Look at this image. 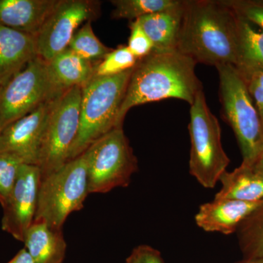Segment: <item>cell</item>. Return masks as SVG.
<instances>
[{"label": "cell", "instance_id": "cell-1", "mask_svg": "<svg viewBox=\"0 0 263 263\" xmlns=\"http://www.w3.org/2000/svg\"><path fill=\"white\" fill-rule=\"evenodd\" d=\"M238 17L226 0L185 1L177 51L196 63L235 66Z\"/></svg>", "mask_w": 263, "mask_h": 263}, {"label": "cell", "instance_id": "cell-2", "mask_svg": "<svg viewBox=\"0 0 263 263\" xmlns=\"http://www.w3.org/2000/svg\"><path fill=\"white\" fill-rule=\"evenodd\" d=\"M196 62L181 52L152 51L133 68L125 96L118 114L117 127L133 107L174 98L193 103L202 89L195 74Z\"/></svg>", "mask_w": 263, "mask_h": 263}, {"label": "cell", "instance_id": "cell-3", "mask_svg": "<svg viewBox=\"0 0 263 263\" xmlns=\"http://www.w3.org/2000/svg\"><path fill=\"white\" fill-rule=\"evenodd\" d=\"M133 68L119 75L94 76L83 86L80 124L69 152L68 161L82 155L95 141L117 127L118 114Z\"/></svg>", "mask_w": 263, "mask_h": 263}, {"label": "cell", "instance_id": "cell-4", "mask_svg": "<svg viewBox=\"0 0 263 263\" xmlns=\"http://www.w3.org/2000/svg\"><path fill=\"white\" fill-rule=\"evenodd\" d=\"M89 194L84 152L41 179L34 221H43L52 228L62 230L67 217L83 209Z\"/></svg>", "mask_w": 263, "mask_h": 263}, {"label": "cell", "instance_id": "cell-5", "mask_svg": "<svg viewBox=\"0 0 263 263\" xmlns=\"http://www.w3.org/2000/svg\"><path fill=\"white\" fill-rule=\"evenodd\" d=\"M219 76L221 114L231 127L241 152L242 163L252 165L263 141L260 119L239 71L231 65L216 67Z\"/></svg>", "mask_w": 263, "mask_h": 263}, {"label": "cell", "instance_id": "cell-6", "mask_svg": "<svg viewBox=\"0 0 263 263\" xmlns=\"http://www.w3.org/2000/svg\"><path fill=\"white\" fill-rule=\"evenodd\" d=\"M188 129L191 141L190 174L204 188H214L230 160L223 148L220 124L208 106L202 89L191 105Z\"/></svg>", "mask_w": 263, "mask_h": 263}, {"label": "cell", "instance_id": "cell-7", "mask_svg": "<svg viewBox=\"0 0 263 263\" xmlns=\"http://www.w3.org/2000/svg\"><path fill=\"white\" fill-rule=\"evenodd\" d=\"M84 153L89 194L107 193L116 188L127 187L138 170V159L123 127L114 128Z\"/></svg>", "mask_w": 263, "mask_h": 263}, {"label": "cell", "instance_id": "cell-8", "mask_svg": "<svg viewBox=\"0 0 263 263\" xmlns=\"http://www.w3.org/2000/svg\"><path fill=\"white\" fill-rule=\"evenodd\" d=\"M82 87L75 86L57 100L48 119L38 167L41 179L60 169L68 162L69 152L75 141L79 124Z\"/></svg>", "mask_w": 263, "mask_h": 263}, {"label": "cell", "instance_id": "cell-9", "mask_svg": "<svg viewBox=\"0 0 263 263\" xmlns=\"http://www.w3.org/2000/svg\"><path fill=\"white\" fill-rule=\"evenodd\" d=\"M61 95L50 81L47 63L36 57L0 88V133L41 104Z\"/></svg>", "mask_w": 263, "mask_h": 263}, {"label": "cell", "instance_id": "cell-10", "mask_svg": "<svg viewBox=\"0 0 263 263\" xmlns=\"http://www.w3.org/2000/svg\"><path fill=\"white\" fill-rule=\"evenodd\" d=\"M100 3L92 0H58L35 36L37 57L48 62L68 48L79 26L99 15Z\"/></svg>", "mask_w": 263, "mask_h": 263}, {"label": "cell", "instance_id": "cell-11", "mask_svg": "<svg viewBox=\"0 0 263 263\" xmlns=\"http://www.w3.org/2000/svg\"><path fill=\"white\" fill-rule=\"evenodd\" d=\"M61 95L7 126L0 133V154L13 156L23 164L37 166L48 119Z\"/></svg>", "mask_w": 263, "mask_h": 263}, {"label": "cell", "instance_id": "cell-12", "mask_svg": "<svg viewBox=\"0 0 263 263\" xmlns=\"http://www.w3.org/2000/svg\"><path fill=\"white\" fill-rule=\"evenodd\" d=\"M41 181L38 166L22 164L14 187L3 206L2 229L19 241H24L34 221Z\"/></svg>", "mask_w": 263, "mask_h": 263}, {"label": "cell", "instance_id": "cell-13", "mask_svg": "<svg viewBox=\"0 0 263 263\" xmlns=\"http://www.w3.org/2000/svg\"><path fill=\"white\" fill-rule=\"evenodd\" d=\"M262 202L214 199L200 205L195 216V223L198 228L208 233L226 235L236 233L242 221Z\"/></svg>", "mask_w": 263, "mask_h": 263}, {"label": "cell", "instance_id": "cell-14", "mask_svg": "<svg viewBox=\"0 0 263 263\" xmlns=\"http://www.w3.org/2000/svg\"><path fill=\"white\" fill-rule=\"evenodd\" d=\"M36 57L35 36L0 25V88Z\"/></svg>", "mask_w": 263, "mask_h": 263}, {"label": "cell", "instance_id": "cell-15", "mask_svg": "<svg viewBox=\"0 0 263 263\" xmlns=\"http://www.w3.org/2000/svg\"><path fill=\"white\" fill-rule=\"evenodd\" d=\"M58 0H0V25L36 36Z\"/></svg>", "mask_w": 263, "mask_h": 263}, {"label": "cell", "instance_id": "cell-16", "mask_svg": "<svg viewBox=\"0 0 263 263\" xmlns=\"http://www.w3.org/2000/svg\"><path fill=\"white\" fill-rule=\"evenodd\" d=\"M184 9L185 1H181L169 9L136 20L152 41L153 51L177 49Z\"/></svg>", "mask_w": 263, "mask_h": 263}, {"label": "cell", "instance_id": "cell-17", "mask_svg": "<svg viewBox=\"0 0 263 263\" xmlns=\"http://www.w3.org/2000/svg\"><path fill=\"white\" fill-rule=\"evenodd\" d=\"M46 63L50 81L60 94L75 86L83 87L94 77L95 64L68 48Z\"/></svg>", "mask_w": 263, "mask_h": 263}, {"label": "cell", "instance_id": "cell-18", "mask_svg": "<svg viewBox=\"0 0 263 263\" xmlns=\"http://www.w3.org/2000/svg\"><path fill=\"white\" fill-rule=\"evenodd\" d=\"M23 243L35 263H62L67 243L62 230H57L43 221H33Z\"/></svg>", "mask_w": 263, "mask_h": 263}, {"label": "cell", "instance_id": "cell-19", "mask_svg": "<svg viewBox=\"0 0 263 263\" xmlns=\"http://www.w3.org/2000/svg\"><path fill=\"white\" fill-rule=\"evenodd\" d=\"M219 183L221 188L214 199L263 201V174L252 165L241 163L234 171H226Z\"/></svg>", "mask_w": 263, "mask_h": 263}, {"label": "cell", "instance_id": "cell-20", "mask_svg": "<svg viewBox=\"0 0 263 263\" xmlns=\"http://www.w3.org/2000/svg\"><path fill=\"white\" fill-rule=\"evenodd\" d=\"M238 17V59L235 67L240 72L263 71V30Z\"/></svg>", "mask_w": 263, "mask_h": 263}, {"label": "cell", "instance_id": "cell-21", "mask_svg": "<svg viewBox=\"0 0 263 263\" xmlns=\"http://www.w3.org/2000/svg\"><path fill=\"white\" fill-rule=\"evenodd\" d=\"M236 234L243 259L263 258V201L242 221Z\"/></svg>", "mask_w": 263, "mask_h": 263}, {"label": "cell", "instance_id": "cell-22", "mask_svg": "<svg viewBox=\"0 0 263 263\" xmlns=\"http://www.w3.org/2000/svg\"><path fill=\"white\" fill-rule=\"evenodd\" d=\"M181 0H113V18H126L129 21L163 11L179 5Z\"/></svg>", "mask_w": 263, "mask_h": 263}, {"label": "cell", "instance_id": "cell-23", "mask_svg": "<svg viewBox=\"0 0 263 263\" xmlns=\"http://www.w3.org/2000/svg\"><path fill=\"white\" fill-rule=\"evenodd\" d=\"M91 22H85L82 27L76 31L69 43L68 48L81 58L92 63L94 62L98 63L113 49L107 47L97 37Z\"/></svg>", "mask_w": 263, "mask_h": 263}, {"label": "cell", "instance_id": "cell-24", "mask_svg": "<svg viewBox=\"0 0 263 263\" xmlns=\"http://www.w3.org/2000/svg\"><path fill=\"white\" fill-rule=\"evenodd\" d=\"M138 60L129 51L127 46L121 45L95 65V77H106L119 75L130 70L138 63Z\"/></svg>", "mask_w": 263, "mask_h": 263}, {"label": "cell", "instance_id": "cell-25", "mask_svg": "<svg viewBox=\"0 0 263 263\" xmlns=\"http://www.w3.org/2000/svg\"><path fill=\"white\" fill-rule=\"evenodd\" d=\"M22 163L13 156L0 154V204L5 205L12 193Z\"/></svg>", "mask_w": 263, "mask_h": 263}, {"label": "cell", "instance_id": "cell-26", "mask_svg": "<svg viewBox=\"0 0 263 263\" xmlns=\"http://www.w3.org/2000/svg\"><path fill=\"white\" fill-rule=\"evenodd\" d=\"M235 13L263 30V0H226Z\"/></svg>", "mask_w": 263, "mask_h": 263}, {"label": "cell", "instance_id": "cell-27", "mask_svg": "<svg viewBox=\"0 0 263 263\" xmlns=\"http://www.w3.org/2000/svg\"><path fill=\"white\" fill-rule=\"evenodd\" d=\"M129 27L130 35L127 47L138 60H142L154 51L153 44L136 21L130 22Z\"/></svg>", "mask_w": 263, "mask_h": 263}, {"label": "cell", "instance_id": "cell-28", "mask_svg": "<svg viewBox=\"0 0 263 263\" xmlns=\"http://www.w3.org/2000/svg\"><path fill=\"white\" fill-rule=\"evenodd\" d=\"M239 72L258 112L263 133V71Z\"/></svg>", "mask_w": 263, "mask_h": 263}, {"label": "cell", "instance_id": "cell-29", "mask_svg": "<svg viewBox=\"0 0 263 263\" xmlns=\"http://www.w3.org/2000/svg\"><path fill=\"white\" fill-rule=\"evenodd\" d=\"M126 263H164L160 251L148 245H140L133 249Z\"/></svg>", "mask_w": 263, "mask_h": 263}, {"label": "cell", "instance_id": "cell-30", "mask_svg": "<svg viewBox=\"0 0 263 263\" xmlns=\"http://www.w3.org/2000/svg\"><path fill=\"white\" fill-rule=\"evenodd\" d=\"M7 263H35L25 248L21 249L13 259Z\"/></svg>", "mask_w": 263, "mask_h": 263}, {"label": "cell", "instance_id": "cell-31", "mask_svg": "<svg viewBox=\"0 0 263 263\" xmlns=\"http://www.w3.org/2000/svg\"><path fill=\"white\" fill-rule=\"evenodd\" d=\"M252 166H253L254 168L257 170V171L263 174V155L259 157L257 159V160L254 162V163L252 164Z\"/></svg>", "mask_w": 263, "mask_h": 263}, {"label": "cell", "instance_id": "cell-32", "mask_svg": "<svg viewBox=\"0 0 263 263\" xmlns=\"http://www.w3.org/2000/svg\"><path fill=\"white\" fill-rule=\"evenodd\" d=\"M235 263H263V258L259 259H245L240 261V262Z\"/></svg>", "mask_w": 263, "mask_h": 263}, {"label": "cell", "instance_id": "cell-33", "mask_svg": "<svg viewBox=\"0 0 263 263\" xmlns=\"http://www.w3.org/2000/svg\"><path fill=\"white\" fill-rule=\"evenodd\" d=\"M262 155H263V141H262V146H261L260 151H259V154L258 157H260V156H262ZM258 157H257V158H258Z\"/></svg>", "mask_w": 263, "mask_h": 263}]
</instances>
